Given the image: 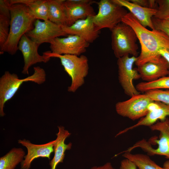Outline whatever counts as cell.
I'll list each match as a JSON object with an SVG mask.
<instances>
[{"label":"cell","mask_w":169,"mask_h":169,"mask_svg":"<svg viewBox=\"0 0 169 169\" xmlns=\"http://www.w3.org/2000/svg\"><path fill=\"white\" fill-rule=\"evenodd\" d=\"M159 54L167 61L169 65V50L162 49L160 50ZM168 76H169V74Z\"/></svg>","instance_id":"4dcf8cb0"},{"label":"cell","mask_w":169,"mask_h":169,"mask_svg":"<svg viewBox=\"0 0 169 169\" xmlns=\"http://www.w3.org/2000/svg\"></svg>","instance_id":"836d02e7"},{"label":"cell","mask_w":169,"mask_h":169,"mask_svg":"<svg viewBox=\"0 0 169 169\" xmlns=\"http://www.w3.org/2000/svg\"><path fill=\"white\" fill-rule=\"evenodd\" d=\"M135 164L130 160L125 158L122 160L119 169H136Z\"/></svg>","instance_id":"f1b7e54d"},{"label":"cell","mask_w":169,"mask_h":169,"mask_svg":"<svg viewBox=\"0 0 169 169\" xmlns=\"http://www.w3.org/2000/svg\"><path fill=\"white\" fill-rule=\"evenodd\" d=\"M33 74L23 79L19 78L17 75L6 71L0 78V115H5L4 108L5 103L14 96L23 83L30 81L38 84L46 80L44 70L39 66L33 68Z\"/></svg>","instance_id":"3957f363"},{"label":"cell","mask_w":169,"mask_h":169,"mask_svg":"<svg viewBox=\"0 0 169 169\" xmlns=\"http://www.w3.org/2000/svg\"><path fill=\"white\" fill-rule=\"evenodd\" d=\"M122 22L132 28L140 44L141 52L135 63L137 66L159 59L161 56L159 54L161 50H169V37L164 32L147 29L130 12L124 17Z\"/></svg>","instance_id":"6da1fadb"},{"label":"cell","mask_w":169,"mask_h":169,"mask_svg":"<svg viewBox=\"0 0 169 169\" xmlns=\"http://www.w3.org/2000/svg\"><path fill=\"white\" fill-rule=\"evenodd\" d=\"M122 156L133 162L138 169H167L159 166L146 154L125 152Z\"/></svg>","instance_id":"cb8c5ba5"},{"label":"cell","mask_w":169,"mask_h":169,"mask_svg":"<svg viewBox=\"0 0 169 169\" xmlns=\"http://www.w3.org/2000/svg\"><path fill=\"white\" fill-rule=\"evenodd\" d=\"M25 153L20 148H13L0 158V169H14L23 160Z\"/></svg>","instance_id":"603a6c76"},{"label":"cell","mask_w":169,"mask_h":169,"mask_svg":"<svg viewBox=\"0 0 169 169\" xmlns=\"http://www.w3.org/2000/svg\"><path fill=\"white\" fill-rule=\"evenodd\" d=\"M155 29L160 30L165 33L169 37V29L158 25H154Z\"/></svg>","instance_id":"1f68e13d"},{"label":"cell","mask_w":169,"mask_h":169,"mask_svg":"<svg viewBox=\"0 0 169 169\" xmlns=\"http://www.w3.org/2000/svg\"><path fill=\"white\" fill-rule=\"evenodd\" d=\"M144 93L154 101L169 105V90H153Z\"/></svg>","instance_id":"484cf974"},{"label":"cell","mask_w":169,"mask_h":169,"mask_svg":"<svg viewBox=\"0 0 169 169\" xmlns=\"http://www.w3.org/2000/svg\"><path fill=\"white\" fill-rule=\"evenodd\" d=\"M158 5L155 18H162L169 14V0H156Z\"/></svg>","instance_id":"4316f807"},{"label":"cell","mask_w":169,"mask_h":169,"mask_svg":"<svg viewBox=\"0 0 169 169\" xmlns=\"http://www.w3.org/2000/svg\"><path fill=\"white\" fill-rule=\"evenodd\" d=\"M65 0H47L49 20L60 26L66 25Z\"/></svg>","instance_id":"7402d4cb"},{"label":"cell","mask_w":169,"mask_h":169,"mask_svg":"<svg viewBox=\"0 0 169 169\" xmlns=\"http://www.w3.org/2000/svg\"><path fill=\"white\" fill-rule=\"evenodd\" d=\"M95 2L90 0H65L66 26H70L79 20L95 16L96 14L91 5Z\"/></svg>","instance_id":"4fadbf2b"},{"label":"cell","mask_w":169,"mask_h":169,"mask_svg":"<svg viewBox=\"0 0 169 169\" xmlns=\"http://www.w3.org/2000/svg\"><path fill=\"white\" fill-rule=\"evenodd\" d=\"M93 16L79 20L69 26H62L63 30L68 35H76L89 44L93 43L100 33V30L96 28L93 22Z\"/></svg>","instance_id":"5bb4252c"},{"label":"cell","mask_w":169,"mask_h":169,"mask_svg":"<svg viewBox=\"0 0 169 169\" xmlns=\"http://www.w3.org/2000/svg\"><path fill=\"white\" fill-rule=\"evenodd\" d=\"M33 28L26 34L33 41L40 45L44 43H50L54 38L67 35L63 30L62 26L49 20L42 21L36 19Z\"/></svg>","instance_id":"30bf717a"},{"label":"cell","mask_w":169,"mask_h":169,"mask_svg":"<svg viewBox=\"0 0 169 169\" xmlns=\"http://www.w3.org/2000/svg\"><path fill=\"white\" fill-rule=\"evenodd\" d=\"M152 20L154 26H160L169 29V14L160 18L153 17Z\"/></svg>","instance_id":"83f0119b"},{"label":"cell","mask_w":169,"mask_h":169,"mask_svg":"<svg viewBox=\"0 0 169 169\" xmlns=\"http://www.w3.org/2000/svg\"><path fill=\"white\" fill-rule=\"evenodd\" d=\"M11 23L9 35L1 53L7 52L13 55L18 49L19 41L24 34L32 29L36 19L28 7L21 3H10Z\"/></svg>","instance_id":"7a4b0ae2"},{"label":"cell","mask_w":169,"mask_h":169,"mask_svg":"<svg viewBox=\"0 0 169 169\" xmlns=\"http://www.w3.org/2000/svg\"><path fill=\"white\" fill-rule=\"evenodd\" d=\"M169 116V105L155 101L152 104L147 115L135 125L120 131L117 136L141 126L150 127L157 122L158 120L163 121Z\"/></svg>","instance_id":"e0dca14e"},{"label":"cell","mask_w":169,"mask_h":169,"mask_svg":"<svg viewBox=\"0 0 169 169\" xmlns=\"http://www.w3.org/2000/svg\"><path fill=\"white\" fill-rule=\"evenodd\" d=\"M110 30L112 48L117 58L129 55L137 57L138 38L131 27L121 22Z\"/></svg>","instance_id":"5b68a950"},{"label":"cell","mask_w":169,"mask_h":169,"mask_svg":"<svg viewBox=\"0 0 169 169\" xmlns=\"http://www.w3.org/2000/svg\"><path fill=\"white\" fill-rule=\"evenodd\" d=\"M98 11L93 16V21L99 30L104 28L110 30L122 22L128 13L125 8L113 0H101L97 3Z\"/></svg>","instance_id":"8992f818"},{"label":"cell","mask_w":169,"mask_h":169,"mask_svg":"<svg viewBox=\"0 0 169 169\" xmlns=\"http://www.w3.org/2000/svg\"><path fill=\"white\" fill-rule=\"evenodd\" d=\"M115 3L127 9L140 23L145 27H148L155 30L152 19L156 13L157 9L142 7L129 0H113Z\"/></svg>","instance_id":"ac0fdd59"},{"label":"cell","mask_w":169,"mask_h":169,"mask_svg":"<svg viewBox=\"0 0 169 169\" xmlns=\"http://www.w3.org/2000/svg\"><path fill=\"white\" fill-rule=\"evenodd\" d=\"M48 57L59 58L64 70L70 77L71 83L68 87L69 92L74 93L84 83V78L88 73V60L84 55H59L52 53L51 51L44 52Z\"/></svg>","instance_id":"277c9868"},{"label":"cell","mask_w":169,"mask_h":169,"mask_svg":"<svg viewBox=\"0 0 169 169\" xmlns=\"http://www.w3.org/2000/svg\"><path fill=\"white\" fill-rule=\"evenodd\" d=\"M163 167L169 169V160L166 161L164 163Z\"/></svg>","instance_id":"d6a6232c"},{"label":"cell","mask_w":169,"mask_h":169,"mask_svg":"<svg viewBox=\"0 0 169 169\" xmlns=\"http://www.w3.org/2000/svg\"><path fill=\"white\" fill-rule=\"evenodd\" d=\"M136 60L137 57L126 55L118 58L117 61L119 82L125 94L131 97L140 94L133 83L134 80L141 78L137 69L133 68Z\"/></svg>","instance_id":"9c48e42d"},{"label":"cell","mask_w":169,"mask_h":169,"mask_svg":"<svg viewBox=\"0 0 169 169\" xmlns=\"http://www.w3.org/2000/svg\"><path fill=\"white\" fill-rule=\"evenodd\" d=\"M154 101L145 93L139 94L127 100L118 102L115 110L119 115L135 120L145 116L149 111L150 105Z\"/></svg>","instance_id":"ba28073f"},{"label":"cell","mask_w":169,"mask_h":169,"mask_svg":"<svg viewBox=\"0 0 169 169\" xmlns=\"http://www.w3.org/2000/svg\"><path fill=\"white\" fill-rule=\"evenodd\" d=\"M150 127L152 131H157L160 132L159 139L153 140L154 142L158 145L156 148H152L150 142L143 139L123 152H131L134 149L140 147L148 155H162L169 158V118L157 122Z\"/></svg>","instance_id":"52a82bcc"},{"label":"cell","mask_w":169,"mask_h":169,"mask_svg":"<svg viewBox=\"0 0 169 169\" xmlns=\"http://www.w3.org/2000/svg\"><path fill=\"white\" fill-rule=\"evenodd\" d=\"M40 45L33 41L26 34H24L18 43V49L21 52L23 58L24 64L22 73L28 74L30 67L37 63H46L50 59L44 53L41 55L38 50Z\"/></svg>","instance_id":"7c38bea8"},{"label":"cell","mask_w":169,"mask_h":169,"mask_svg":"<svg viewBox=\"0 0 169 169\" xmlns=\"http://www.w3.org/2000/svg\"><path fill=\"white\" fill-rule=\"evenodd\" d=\"M136 87L139 92L144 93L153 90H169V76L161 78L152 82L140 83L136 85Z\"/></svg>","instance_id":"d4e9b609"},{"label":"cell","mask_w":169,"mask_h":169,"mask_svg":"<svg viewBox=\"0 0 169 169\" xmlns=\"http://www.w3.org/2000/svg\"><path fill=\"white\" fill-rule=\"evenodd\" d=\"M51 52L54 54L79 56L84 53L90 44L81 38L69 35L66 37H57L49 43Z\"/></svg>","instance_id":"8fae6325"},{"label":"cell","mask_w":169,"mask_h":169,"mask_svg":"<svg viewBox=\"0 0 169 169\" xmlns=\"http://www.w3.org/2000/svg\"><path fill=\"white\" fill-rule=\"evenodd\" d=\"M11 4L21 3L26 5L36 19L49 20L47 0H10Z\"/></svg>","instance_id":"44dd1931"},{"label":"cell","mask_w":169,"mask_h":169,"mask_svg":"<svg viewBox=\"0 0 169 169\" xmlns=\"http://www.w3.org/2000/svg\"><path fill=\"white\" fill-rule=\"evenodd\" d=\"M58 132L56 134L57 137L54 145V155L49 163L50 169H56L59 163L63 162L65 151L70 150L72 146L71 142L68 144L65 143V140L71 133L62 126H58Z\"/></svg>","instance_id":"d6986e66"},{"label":"cell","mask_w":169,"mask_h":169,"mask_svg":"<svg viewBox=\"0 0 169 169\" xmlns=\"http://www.w3.org/2000/svg\"><path fill=\"white\" fill-rule=\"evenodd\" d=\"M9 0H0V49H2L8 38L11 23Z\"/></svg>","instance_id":"ffe728a7"},{"label":"cell","mask_w":169,"mask_h":169,"mask_svg":"<svg viewBox=\"0 0 169 169\" xmlns=\"http://www.w3.org/2000/svg\"><path fill=\"white\" fill-rule=\"evenodd\" d=\"M55 140L43 144H35L27 140H19L18 143L25 147L28 151L27 154L21 163L20 169H29L33 161L39 158H46L50 159L51 154L54 151V145Z\"/></svg>","instance_id":"9a60e30c"},{"label":"cell","mask_w":169,"mask_h":169,"mask_svg":"<svg viewBox=\"0 0 169 169\" xmlns=\"http://www.w3.org/2000/svg\"><path fill=\"white\" fill-rule=\"evenodd\" d=\"M90 169H115L112 166L111 164L108 162L104 165L100 166H94Z\"/></svg>","instance_id":"f546056e"},{"label":"cell","mask_w":169,"mask_h":169,"mask_svg":"<svg viewBox=\"0 0 169 169\" xmlns=\"http://www.w3.org/2000/svg\"><path fill=\"white\" fill-rule=\"evenodd\" d=\"M137 67L141 78L146 82L155 81L169 74V64L162 56L157 60L146 62Z\"/></svg>","instance_id":"2e32d148"}]
</instances>
